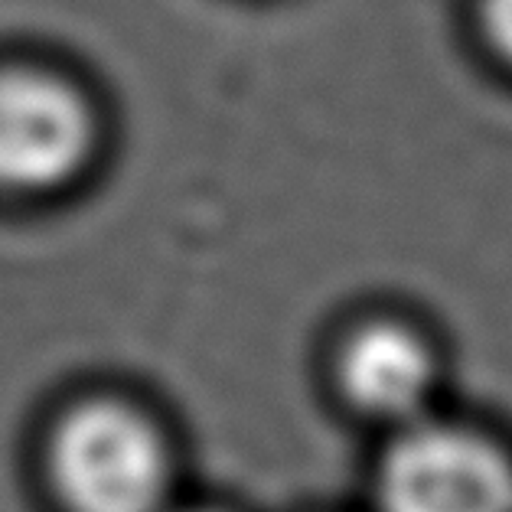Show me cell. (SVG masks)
Instances as JSON below:
<instances>
[{
    "mask_svg": "<svg viewBox=\"0 0 512 512\" xmlns=\"http://www.w3.org/2000/svg\"><path fill=\"white\" fill-rule=\"evenodd\" d=\"M49 477L69 512H164L173 454L160 424L124 398H89L49 434Z\"/></svg>",
    "mask_w": 512,
    "mask_h": 512,
    "instance_id": "1",
    "label": "cell"
},
{
    "mask_svg": "<svg viewBox=\"0 0 512 512\" xmlns=\"http://www.w3.org/2000/svg\"><path fill=\"white\" fill-rule=\"evenodd\" d=\"M98 111L49 69H0V193L43 196L72 186L95 160Z\"/></svg>",
    "mask_w": 512,
    "mask_h": 512,
    "instance_id": "2",
    "label": "cell"
},
{
    "mask_svg": "<svg viewBox=\"0 0 512 512\" xmlns=\"http://www.w3.org/2000/svg\"><path fill=\"white\" fill-rule=\"evenodd\" d=\"M379 512H512V457L480 431L402 424L376 480Z\"/></svg>",
    "mask_w": 512,
    "mask_h": 512,
    "instance_id": "3",
    "label": "cell"
},
{
    "mask_svg": "<svg viewBox=\"0 0 512 512\" xmlns=\"http://www.w3.org/2000/svg\"><path fill=\"white\" fill-rule=\"evenodd\" d=\"M336 376L359 411L402 428L428 415L437 389V356L408 323L372 320L349 333L336 356Z\"/></svg>",
    "mask_w": 512,
    "mask_h": 512,
    "instance_id": "4",
    "label": "cell"
},
{
    "mask_svg": "<svg viewBox=\"0 0 512 512\" xmlns=\"http://www.w3.org/2000/svg\"><path fill=\"white\" fill-rule=\"evenodd\" d=\"M480 23L493 53L512 66V0H480Z\"/></svg>",
    "mask_w": 512,
    "mask_h": 512,
    "instance_id": "5",
    "label": "cell"
},
{
    "mask_svg": "<svg viewBox=\"0 0 512 512\" xmlns=\"http://www.w3.org/2000/svg\"><path fill=\"white\" fill-rule=\"evenodd\" d=\"M186 512H219V509H186Z\"/></svg>",
    "mask_w": 512,
    "mask_h": 512,
    "instance_id": "6",
    "label": "cell"
}]
</instances>
